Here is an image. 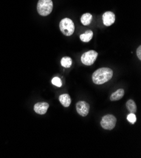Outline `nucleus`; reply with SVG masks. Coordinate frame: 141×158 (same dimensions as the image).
Listing matches in <instances>:
<instances>
[{"label":"nucleus","instance_id":"nucleus-13","mask_svg":"<svg viewBox=\"0 0 141 158\" xmlns=\"http://www.w3.org/2000/svg\"><path fill=\"white\" fill-rule=\"evenodd\" d=\"M126 106L127 108L130 113L135 114L137 112V106L135 103V102L132 100H129L126 103Z\"/></svg>","mask_w":141,"mask_h":158},{"label":"nucleus","instance_id":"nucleus-3","mask_svg":"<svg viewBox=\"0 0 141 158\" xmlns=\"http://www.w3.org/2000/svg\"><path fill=\"white\" fill-rule=\"evenodd\" d=\"M59 29L65 35L70 36L74 32L75 25L71 19L65 18L59 22Z\"/></svg>","mask_w":141,"mask_h":158},{"label":"nucleus","instance_id":"nucleus-9","mask_svg":"<svg viewBox=\"0 0 141 158\" xmlns=\"http://www.w3.org/2000/svg\"><path fill=\"white\" fill-rule=\"evenodd\" d=\"M60 103L64 107H68L71 104V98L68 94H63L59 97Z\"/></svg>","mask_w":141,"mask_h":158},{"label":"nucleus","instance_id":"nucleus-5","mask_svg":"<svg viewBox=\"0 0 141 158\" xmlns=\"http://www.w3.org/2000/svg\"><path fill=\"white\" fill-rule=\"evenodd\" d=\"M98 54L96 51L90 50L84 53L81 56V61L82 64L86 66H91L96 61Z\"/></svg>","mask_w":141,"mask_h":158},{"label":"nucleus","instance_id":"nucleus-7","mask_svg":"<svg viewBox=\"0 0 141 158\" xmlns=\"http://www.w3.org/2000/svg\"><path fill=\"white\" fill-rule=\"evenodd\" d=\"M103 21L105 26L109 27L115 22V15L112 11H106L103 15Z\"/></svg>","mask_w":141,"mask_h":158},{"label":"nucleus","instance_id":"nucleus-14","mask_svg":"<svg viewBox=\"0 0 141 158\" xmlns=\"http://www.w3.org/2000/svg\"><path fill=\"white\" fill-rule=\"evenodd\" d=\"M61 64L65 68H69L72 64V60L70 57H64L61 60Z\"/></svg>","mask_w":141,"mask_h":158},{"label":"nucleus","instance_id":"nucleus-4","mask_svg":"<svg viewBox=\"0 0 141 158\" xmlns=\"http://www.w3.org/2000/svg\"><path fill=\"white\" fill-rule=\"evenodd\" d=\"M117 123V118L113 115H104L101 121V127L105 130H113Z\"/></svg>","mask_w":141,"mask_h":158},{"label":"nucleus","instance_id":"nucleus-12","mask_svg":"<svg viewBox=\"0 0 141 158\" xmlns=\"http://www.w3.org/2000/svg\"><path fill=\"white\" fill-rule=\"evenodd\" d=\"M92 20V16L91 14L90 13H85L84 15H82L81 20V23L84 25H89L91 21Z\"/></svg>","mask_w":141,"mask_h":158},{"label":"nucleus","instance_id":"nucleus-16","mask_svg":"<svg viewBox=\"0 0 141 158\" xmlns=\"http://www.w3.org/2000/svg\"><path fill=\"white\" fill-rule=\"evenodd\" d=\"M127 119L132 124H134L136 122V120H137L136 116H135V114H133V113H130V114H129L127 115Z\"/></svg>","mask_w":141,"mask_h":158},{"label":"nucleus","instance_id":"nucleus-10","mask_svg":"<svg viewBox=\"0 0 141 158\" xmlns=\"http://www.w3.org/2000/svg\"><path fill=\"white\" fill-rule=\"evenodd\" d=\"M124 94H125L124 90L123 89H119L115 92H114L113 93H112V94L110 97V100L112 102L119 100L123 98V97L124 96Z\"/></svg>","mask_w":141,"mask_h":158},{"label":"nucleus","instance_id":"nucleus-11","mask_svg":"<svg viewBox=\"0 0 141 158\" xmlns=\"http://www.w3.org/2000/svg\"><path fill=\"white\" fill-rule=\"evenodd\" d=\"M93 37V32L90 30H88L86 31V32L80 35L81 40L84 42H89Z\"/></svg>","mask_w":141,"mask_h":158},{"label":"nucleus","instance_id":"nucleus-17","mask_svg":"<svg viewBox=\"0 0 141 158\" xmlns=\"http://www.w3.org/2000/svg\"><path fill=\"white\" fill-rule=\"evenodd\" d=\"M137 56L139 60H141V46L140 45L137 49Z\"/></svg>","mask_w":141,"mask_h":158},{"label":"nucleus","instance_id":"nucleus-1","mask_svg":"<svg viewBox=\"0 0 141 158\" xmlns=\"http://www.w3.org/2000/svg\"><path fill=\"white\" fill-rule=\"evenodd\" d=\"M113 72L108 68H101L95 71L92 76V81L96 85H103L111 80Z\"/></svg>","mask_w":141,"mask_h":158},{"label":"nucleus","instance_id":"nucleus-2","mask_svg":"<svg viewBox=\"0 0 141 158\" xmlns=\"http://www.w3.org/2000/svg\"><path fill=\"white\" fill-rule=\"evenodd\" d=\"M53 8L52 0H39L37 3V11L39 14L43 17L50 15Z\"/></svg>","mask_w":141,"mask_h":158},{"label":"nucleus","instance_id":"nucleus-15","mask_svg":"<svg viewBox=\"0 0 141 158\" xmlns=\"http://www.w3.org/2000/svg\"><path fill=\"white\" fill-rule=\"evenodd\" d=\"M51 83L53 85L57 86V87H61L62 86V82L61 79L58 77H55L53 78L51 80Z\"/></svg>","mask_w":141,"mask_h":158},{"label":"nucleus","instance_id":"nucleus-6","mask_svg":"<svg viewBox=\"0 0 141 158\" xmlns=\"http://www.w3.org/2000/svg\"><path fill=\"white\" fill-rule=\"evenodd\" d=\"M90 109V105L88 103L84 101L78 102L76 104V110L77 113L82 117H86Z\"/></svg>","mask_w":141,"mask_h":158},{"label":"nucleus","instance_id":"nucleus-8","mask_svg":"<svg viewBox=\"0 0 141 158\" xmlns=\"http://www.w3.org/2000/svg\"><path fill=\"white\" fill-rule=\"evenodd\" d=\"M49 108V104L46 102H39L35 104L34 106V110L36 113L40 114V115H44L47 112Z\"/></svg>","mask_w":141,"mask_h":158}]
</instances>
